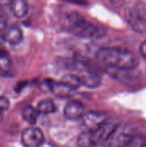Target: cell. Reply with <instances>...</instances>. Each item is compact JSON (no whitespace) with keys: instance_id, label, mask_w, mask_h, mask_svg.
Masks as SVG:
<instances>
[{"instance_id":"obj_1","label":"cell","mask_w":146,"mask_h":147,"mask_svg":"<svg viewBox=\"0 0 146 147\" xmlns=\"http://www.w3.org/2000/svg\"><path fill=\"white\" fill-rule=\"evenodd\" d=\"M96 58L106 66L120 71H132L139 64L135 53L119 47L101 48L96 53Z\"/></svg>"},{"instance_id":"obj_2","label":"cell","mask_w":146,"mask_h":147,"mask_svg":"<svg viewBox=\"0 0 146 147\" xmlns=\"http://www.w3.org/2000/svg\"><path fill=\"white\" fill-rule=\"evenodd\" d=\"M66 26L71 33L82 38L97 39L105 35L104 28L88 22L77 12H73L68 16Z\"/></svg>"},{"instance_id":"obj_3","label":"cell","mask_w":146,"mask_h":147,"mask_svg":"<svg viewBox=\"0 0 146 147\" xmlns=\"http://www.w3.org/2000/svg\"><path fill=\"white\" fill-rule=\"evenodd\" d=\"M125 18L130 27L136 32L146 33V3L137 1L125 9Z\"/></svg>"},{"instance_id":"obj_4","label":"cell","mask_w":146,"mask_h":147,"mask_svg":"<svg viewBox=\"0 0 146 147\" xmlns=\"http://www.w3.org/2000/svg\"><path fill=\"white\" fill-rule=\"evenodd\" d=\"M21 140L22 145L25 147H38L45 141L42 131L33 127L23 130Z\"/></svg>"},{"instance_id":"obj_5","label":"cell","mask_w":146,"mask_h":147,"mask_svg":"<svg viewBox=\"0 0 146 147\" xmlns=\"http://www.w3.org/2000/svg\"><path fill=\"white\" fill-rule=\"evenodd\" d=\"M133 135V134L129 132L126 128L117 126L113 134L104 143L108 147H123Z\"/></svg>"},{"instance_id":"obj_6","label":"cell","mask_w":146,"mask_h":147,"mask_svg":"<svg viewBox=\"0 0 146 147\" xmlns=\"http://www.w3.org/2000/svg\"><path fill=\"white\" fill-rule=\"evenodd\" d=\"M117 124H115L113 121L108 120L105 123H103L97 129L92 131L93 138L96 143V146L100 143H104L113 134L114 129L117 127Z\"/></svg>"},{"instance_id":"obj_7","label":"cell","mask_w":146,"mask_h":147,"mask_svg":"<svg viewBox=\"0 0 146 147\" xmlns=\"http://www.w3.org/2000/svg\"><path fill=\"white\" fill-rule=\"evenodd\" d=\"M47 86L52 93L60 98H69L73 96L75 90L63 81L47 80Z\"/></svg>"},{"instance_id":"obj_8","label":"cell","mask_w":146,"mask_h":147,"mask_svg":"<svg viewBox=\"0 0 146 147\" xmlns=\"http://www.w3.org/2000/svg\"><path fill=\"white\" fill-rule=\"evenodd\" d=\"M65 116L71 121L78 120L84 115V106L83 104L77 100L69 101L64 109Z\"/></svg>"},{"instance_id":"obj_9","label":"cell","mask_w":146,"mask_h":147,"mask_svg":"<svg viewBox=\"0 0 146 147\" xmlns=\"http://www.w3.org/2000/svg\"><path fill=\"white\" fill-rule=\"evenodd\" d=\"M83 119L84 125L87 127L88 130L90 131L97 129L99 127H101L103 123H105L108 121V118L105 114L94 111L84 114Z\"/></svg>"},{"instance_id":"obj_10","label":"cell","mask_w":146,"mask_h":147,"mask_svg":"<svg viewBox=\"0 0 146 147\" xmlns=\"http://www.w3.org/2000/svg\"><path fill=\"white\" fill-rule=\"evenodd\" d=\"M4 40L10 45L15 46L22 42L23 38L22 30L19 25L14 24L9 27H7L3 32Z\"/></svg>"},{"instance_id":"obj_11","label":"cell","mask_w":146,"mask_h":147,"mask_svg":"<svg viewBox=\"0 0 146 147\" xmlns=\"http://www.w3.org/2000/svg\"><path fill=\"white\" fill-rule=\"evenodd\" d=\"M9 6L11 12L17 18L24 17L28 12V5L26 0H12Z\"/></svg>"},{"instance_id":"obj_12","label":"cell","mask_w":146,"mask_h":147,"mask_svg":"<svg viewBox=\"0 0 146 147\" xmlns=\"http://www.w3.org/2000/svg\"><path fill=\"white\" fill-rule=\"evenodd\" d=\"M38 115H39V112L37 110V109L33 108L32 106H26L22 112V119L28 123L29 125H34L37 122V119H38Z\"/></svg>"},{"instance_id":"obj_13","label":"cell","mask_w":146,"mask_h":147,"mask_svg":"<svg viewBox=\"0 0 146 147\" xmlns=\"http://www.w3.org/2000/svg\"><path fill=\"white\" fill-rule=\"evenodd\" d=\"M77 145L78 147H94L96 146L92 131L86 130L83 132L77 138Z\"/></svg>"},{"instance_id":"obj_14","label":"cell","mask_w":146,"mask_h":147,"mask_svg":"<svg viewBox=\"0 0 146 147\" xmlns=\"http://www.w3.org/2000/svg\"><path fill=\"white\" fill-rule=\"evenodd\" d=\"M37 110L39 112V114H42V115H48V114H52L53 112H55L56 110V106L54 104V102L52 100H42L40 101L38 105H37Z\"/></svg>"},{"instance_id":"obj_15","label":"cell","mask_w":146,"mask_h":147,"mask_svg":"<svg viewBox=\"0 0 146 147\" xmlns=\"http://www.w3.org/2000/svg\"><path fill=\"white\" fill-rule=\"evenodd\" d=\"M146 146V139L143 135L135 134L129 139L123 147H145Z\"/></svg>"},{"instance_id":"obj_16","label":"cell","mask_w":146,"mask_h":147,"mask_svg":"<svg viewBox=\"0 0 146 147\" xmlns=\"http://www.w3.org/2000/svg\"><path fill=\"white\" fill-rule=\"evenodd\" d=\"M61 81H63L64 83H65L66 84H68L74 90H77L82 85L80 79L75 74H67L64 77V78Z\"/></svg>"},{"instance_id":"obj_17","label":"cell","mask_w":146,"mask_h":147,"mask_svg":"<svg viewBox=\"0 0 146 147\" xmlns=\"http://www.w3.org/2000/svg\"><path fill=\"white\" fill-rule=\"evenodd\" d=\"M11 65V61L7 56L0 57V71H5L9 69Z\"/></svg>"},{"instance_id":"obj_18","label":"cell","mask_w":146,"mask_h":147,"mask_svg":"<svg viewBox=\"0 0 146 147\" xmlns=\"http://www.w3.org/2000/svg\"><path fill=\"white\" fill-rule=\"evenodd\" d=\"M6 24H7V16L3 6L0 5V32L3 33L5 30V28H7Z\"/></svg>"},{"instance_id":"obj_19","label":"cell","mask_w":146,"mask_h":147,"mask_svg":"<svg viewBox=\"0 0 146 147\" xmlns=\"http://www.w3.org/2000/svg\"><path fill=\"white\" fill-rule=\"evenodd\" d=\"M10 102L6 96H0V110L2 112L9 109Z\"/></svg>"},{"instance_id":"obj_20","label":"cell","mask_w":146,"mask_h":147,"mask_svg":"<svg viewBox=\"0 0 146 147\" xmlns=\"http://www.w3.org/2000/svg\"><path fill=\"white\" fill-rule=\"evenodd\" d=\"M140 53L141 55L146 59V40H145L140 46Z\"/></svg>"},{"instance_id":"obj_21","label":"cell","mask_w":146,"mask_h":147,"mask_svg":"<svg viewBox=\"0 0 146 147\" xmlns=\"http://www.w3.org/2000/svg\"><path fill=\"white\" fill-rule=\"evenodd\" d=\"M38 147H57L54 144L51 143V142H46V141H44L41 145H40Z\"/></svg>"},{"instance_id":"obj_22","label":"cell","mask_w":146,"mask_h":147,"mask_svg":"<svg viewBox=\"0 0 146 147\" xmlns=\"http://www.w3.org/2000/svg\"><path fill=\"white\" fill-rule=\"evenodd\" d=\"M69 1H71V2H75V3H81V4H83V3H84V0H69Z\"/></svg>"},{"instance_id":"obj_23","label":"cell","mask_w":146,"mask_h":147,"mask_svg":"<svg viewBox=\"0 0 146 147\" xmlns=\"http://www.w3.org/2000/svg\"><path fill=\"white\" fill-rule=\"evenodd\" d=\"M94 147H108L107 145L105 143H100V144H97L96 146H95Z\"/></svg>"},{"instance_id":"obj_24","label":"cell","mask_w":146,"mask_h":147,"mask_svg":"<svg viewBox=\"0 0 146 147\" xmlns=\"http://www.w3.org/2000/svg\"><path fill=\"white\" fill-rule=\"evenodd\" d=\"M3 119V112L0 110V122H2Z\"/></svg>"}]
</instances>
